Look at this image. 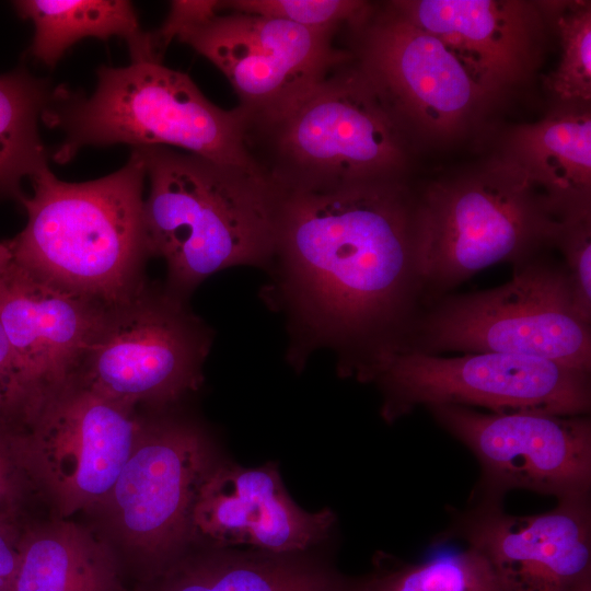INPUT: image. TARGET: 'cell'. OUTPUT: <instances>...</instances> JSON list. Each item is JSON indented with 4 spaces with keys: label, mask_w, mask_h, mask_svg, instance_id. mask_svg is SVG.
I'll return each instance as SVG.
<instances>
[{
    "label": "cell",
    "mask_w": 591,
    "mask_h": 591,
    "mask_svg": "<svg viewBox=\"0 0 591 591\" xmlns=\"http://www.w3.org/2000/svg\"><path fill=\"white\" fill-rule=\"evenodd\" d=\"M336 521L329 508L309 512L282 483L278 465L218 461L202 480L192 515L198 547L248 546L271 553L314 549Z\"/></svg>",
    "instance_id": "obj_16"
},
{
    "label": "cell",
    "mask_w": 591,
    "mask_h": 591,
    "mask_svg": "<svg viewBox=\"0 0 591 591\" xmlns=\"http://www.w3.org/2000/svg\"><path fill=\"white\" fill-rule=\"evenodd\" d=\"M553 245L563 255L577 310L591 323V208L560 217Z\"/></svg>",
    "instance_id": "obj_27"
},
{
    "label": "cell",
    "mask_w": 591,
    "mask_h": 591,
    "mask_svg": "<svg viewBox=\"0 0 591 591\" xmlns=\"http://www.w3.org/2000/svg\"><path fill=\"white\" fill-rule=\"evenodd\" d=\"M245 142L285 194L405 178L413 148L351 57L278 119L246 126Z\"/></svg>",
    "instance_id": "obj_4"
},
{
    "label": "cell",
    "mask_w": 591,
    "mask_h": 591,
    "mask_svg": "<svg viewBox=\"0 0 591 591\" xmlns=\"http://www.w3.org/2000/svg\"><path fill=\"white\" fill-rule=\"evenodd\" d=\"M42 120L63 131L53 154L58 163L86 146L123 143L179 148L259 172L246 148L245 114L239 107L216 106L186 73L161 60L100 67L90 97L57 86Z\"/></svg>",
    "instance_id": "obj_6"
},
{
    "label": "cell",
    "mask_w": 591,
    "mask_h": 591,
    "mask_svg": "<svg viewBox=\"0 0 591 591\" xmlns=\"http://www.w3.org/2000/svg\"><path fill=\"white\" fill-rule=\"evenodd\" d=\"M12 432L0 425V512L20 510L30 485L13 455Z\"/></svg>",
    "instance_id": "obj_30"
},
{
    "label": "cell",
    "mask_w": 591,
    "mask_h": 591,
    "mask_svg": "<svg viewBox=\"0 0 591 591\" xmlns=\"http://www.w3.org/2000/svg\"><path fill=\"white\" fill-rule=\"evenodd\" d=\"M104 308L12 259L0 275V325L38 407L71 383Z\"/></svg>",
    "instance_id": "obj_18"
},
{
    "label": "cell",
    "mask_w": 591,
    "mask_h": 591,
    "mask_svg": "<svg viewBox=\"0 0 591 591\" xmlns=\"http://www.w3.org/2000/svg\"><path fill=\"white\" fill-rule=\"evenodd\" d=\"M13 5L19 15L34 24L30 54L53 67L77 42L86 37L126 40L131 61L161 60L152 34L141 30L129 1L115 0H21Z\"/></svg>",
    "instance_id": "obj_22"
},
{
    "label": "cell",
    "mask_w": 591,
    "mask_h": 591,
    "mask_svg": "<svg viewBox=\"0 0 591 591\" xmlns=\"http://www.w3.org/2000/svg\"><path fill=\"white\" fill-rule=\"evenodd\" d=\"M12 259V252L10 241L0 242V275L10 264Z\"/></svg>",
    "instance_id": "obj_32"
},
{
    "label": "cell",
    "mask_w": 591,
    "mask_h": 591,
    "mask_svg": "<svg viewBox=\"0 0 591 591\" xmlns=\"http://www.w3.org/2000/svg\"><path fill=\"white\" fill-rule=\"evenodd\" d=\"M358 0H230L219 8L230 12L283 20L312 30L340 31L367 5Z\"/></svg>",
    "instance_id": "obj_26"
},
{
    "label": "cell",
    "mask_w": 591,
    "mask_h": 591,
    "mask_svg": "<svg viewBox=\"0 0 591 591\" xmlns=\"http://www.w3.org/2000/svg\"><path fill=\"white\" fill-rule=\"evenodd\" d=\"M139 414L131 452L97 510L124 575L138 583L190 551L198 489L219 461L206 430L172 409Z\"/></svg>",
    "instance_id": "obj_8"
},
{
    "label": "cell",
    "mask_w": 591,
    "mask_h": 591,
    "mask_svg": "<svg viewBox=\"0 0 591 591\" xmlns=\"http://www.w3.org/2000/svg\"><path fill=\"white\" fill-rule=\"evenodd\" d=\"M427 408L477 457L484 499L501 501L517 488L558 500L589 497L591 421L586 415L495 414L457 405Z\"/></svg>",
    "instance_id": "obj_14"
},
{
    "label": "cell",
    "mask_w": 591,
    "mask_h": 591,
    "mask_svg": "<svg viewBox=\"0 0 591 591\" xmlns=\"http://www.w3.org/2000/svg\"><path fill=\"white\" fill-rule=\"evenodd\" d=\"M20 510L0 512V591H13L24 524Z\"/></svg>",
    "instance_id": "obj_31"
},
{
    "label": "cell",
    "mask_w": 591,
    "mask_h": 591,
    "mask_svg": "<svg viewBox=\"0 0 591 591\" xmlns=\"http://www.w3.org/2000/svg\"><path fill=\"white\" fill-rule=\"evenodd\" d=\"M499 154L522 171L559 218L591 208L590 105H554L542 119L514 126Z\"/></svg>",
    "instance_id": "obj_20"
},
{
    "label": "cell",
    "mask_w": 591,
    "mask_h": 591,
    "mask_svg": "<svg viewBox=\"0 0 591 591\" xmlns=\"http://www.w3.org/2000/svg\"><path fill=\"white\" fill-rule=\"evenodd\" d=\"M502 286L442 297L391 344L429 355L499 352L591 370V327L563 265L537 254Z\"/></svg>",
    "instance_id": "obj_7"
},
{
    "label": "cell",
    "mask_w": 591,
    "mask_h": 591,
    "mask_svg": "<svg viewBox=\"0 0 591 591\" xmlns=\"http://www.w3.org/2000/svg\"><path fill=\"white\" fill-rule=\"evenodd\" d=\"M186 301L144 283L105 306L71 383L134 410L173 407L198 391L212 335Z\"/></svg>",
    "instance_id": "obj_10"
},
{
    "label": "cell",
    "mask_w": 591,
    "mask_h": 591,
    "mask_svg": "<svg viewBox=\"0 0 591 591\" xmlns=\"http://www.w3.org/2000/svg\"><path fill=\"white\" fill-rule=\"evenodd\" d=\"M361 591H503L489 561L468 546L418 564L381 567L362 577Z\"/></svg>",
    "instance_id": "obj_24"
},
{
    "label": "cell",
    "mask_w": 591,
    "mask_h": 591,
    "mask_svg": "<svg viewBox=\"0 0 591 591\" xmlns=\"http://www.w3.org/2000/svg\"><path fill=\"white\" fill-rule=\"evenodd\" d=\"M37 407V396L0 325V425L19 431Z\"/></svg>",
    "instance_id": "obj_28"
},
{
    "label": "cell",
    "mask_w": 591,
    "mask_h": 591,
    "mask_svg": "<svg viewBox=\"0 0 591 591\" xmlns=\"http://www.w3.org/2000/svg\"><path fill=\"white\" fill-rule=\"evenodd\" d=\"M414 23L440 38L497 101L526 83L542 61L548 23L542 1L398 0Z\"/></svg>",
    "instance_id": "obj_17"
},
{
    "label": "cell",
    "mask_w": 591,
    "mask_h": 591,
    "mask_svg": "<svg viewBox=\"0 0 591 591\" xmlns=\"http://www.w3.org/2000/svg\"><path fill=\"white\" fill-rule=\"evenodd\" d=\"M416 252V189L406 178L283 193L271 263L294 355L337 348L346 372L396 340L420 302Z\"/></svg>",
    "instance_id": "obj_1"
},
{
    "label": "cell",
    "mask_w": 591,
    "mask_h": 591,
    "mask_svg": "<svg viewBox=\"0 0 591 591\" xmlns=\"http://www.w3.org/2000/svg\"><path fill=\"white\" fill-rule=\"evenodd\" d=\"M548 26L557 33L560 56L547 76L555 105L591 103V2L542 1Z\"/></svg>",
    "instance_id": "obj_25"
},
{
    "label": "cell",
    "mask_w": 591,
    "mask_h": 591,
    "mask_svg": "<svg viewBox=\"0 0 591 591\" xmlns=\"http://www.w3.org/2000/svg\"><path fill=\"white\" fill-rule=\"evenodd\" d=\"M138 428V410L70 383L12 432L11 448L28 484L48 498L58 518L67 519L102 503Z\"/></svg>",
    "instance_id": "obj_12"
},
{
    "label": "cell",
    "mask_w": 591,
    "mask_h": 591,
    "mask_svg": "<svg viewBox=\"0 0 591 591\" xmlns=\"http://www.w3.org/2000/svg\"><path fill=\"white\" fill-rule=\"evenodd\" d=\"M313 551L198 547L135 591H361L362 577L344 575Z\"/></svg>",
    "instance_id": "obj_19"
},
{
    "label": "cell",
    "mask_w": 591,
    "mask_h": 591,
    "mask_svg": "<svg viewBox=\"0 0 591 591\" xmlns=\"http://www.w3.org/2000/svg\"><path fill=\"white\" fill-rule=\"evenodd\" d=\"M220 1L216 0H175L171 2L170 11L162 26L152 34L153 45L159 56L173 38L184 31L201 24L218 14Z\"/></svg>",
    "instance_id": "obj_29"
},
{
    "label": "cell",
    "mask_w": 591,
    "mask_h": 591,
    "mask_svg": "<svg viewBox=\"0 0 591 591\" xmlns=\"http://www.w3.org/2000/svg\"><path fill=\"white\" fill-rule=\"evenodd\" d=\"M456 533L485 556L503 591H591L589 497L532 515L483 499L460 518Z\"/></svg>",
    "instance_id": "obj_15"
},
{
    "label": "cell",
    "mask_w": 591,
    "mask_h": 591,
    "mask_svg": "<svg viewBox=\"0 0 591 591\" xmlns=\"http://www.w3.org/2000/svg\"><path fill=\"white\" fill-rule=\"evenodd\" d=\"M108 543L63 518L24 525L13 591H129Z\"/></svg>",
    "instance_id": "obj_21"
},
{
    "label": "cell",
    "mask_w": 591,
    "mask_h": 591,
    "mask_svg": "<svg viewBox=\"0 0 591 591\" xmlns=\"http://www.w3.org/2000/svg\"><path fill=\"white\" fill-rule=\"evenodd\" d=\"M55 91L23 68L0 74V199L20 202L23 179L47 166L38 124Z\"/></svg>",
    "instance_id": "obj_23"
},
{
    "label": "cell",
    "mask_w": 591,
    "mask_h": 591,
    "mask_svg": "<svg viewBox=\"0 0 591 591\" xmlns=\"http://www.w3.org/2000/svg\"><path fill=\"white\" fill-rule=\"evenodd\" d=\"M137 149L150 189L143 223L165 287L187 299L211 275L271 263L283 193L264 174L169 147Z\"/></svg>",
    "instance_id": "obj_2"
},
{
    "label": "cell",
    "mask_w": 591,
    "mask_h": 591,
    "mask_svg": "<svg viewBox=\"0 0 591 591\" xmlns=\"http://www.w3.org/2000/svg\"><path fill=\"white\" fill-rule=\"evenodd\" d=\"M344 27L352 62L413 144L462 138L497 101L440 38L414 23L395 1L368 2Z\"/></svg>",
    "instance_id": "obj_11"
},
{
    "label": "cell",
    "mask_w": 591,
    "mask_h": 591,
    "mask_svg": "<svg viewBox=\"0 0 591 591\" xmlns=\"http://www.w3.org/2000/svg\"><path fill=\"white\" fill-rule=\"evenodd\" d=\"M337 32L230 12L184 31L177 39L215 65L239 97L246 126L271 123L351 57Z\"/></svg>",
    "instance_id": "obj_13"
},
{
    "label": "cell",
    "mask_w": 591,
    "mask_h": 591,
    "mask_svg": "<svg viewBox=\"0 0 591 591\" xmlns=\"http://www.w3.org/2000/svg\"><path fill=\"white\" fill-rule=\"evenodd\" d=\"M349 374L379 385L381 414L390 422L418 406L559 416H584L591 407L590 372L518 355L441 357L386 344L356 363Z\"/></svg>",
    "instance_id": "obj_9"
},
{
    "label": "cell",
    "mask_w": 591,
    "mask_h": 591,
    "mask_svg": "<svg viewBox=\"0 0 591 591\" xmlns=\"http://www.w3.org/2000/svg\"><path fill=\"white\" fill-rule=\"evenodd\" d=\"M559 217L499 153L416 190L417 271L427 305L476 273L553 245Z\"/></svg>",
    "instance_id": "obj_5"
},
{
    "label": "cell",
    "mask_w": 591,
    "mask_h": 591,
    "mask_svg": "<svg viewBox=\"0 0 591 591\" xmlns=\"http://www.w3.org/2000/svg\"><path fill=\"white\" fill-rule=\"evenodd\" d=\"M140 152L104 177L57 178L48 165L31 176L33 194L20 204L25 228L12 240V260L66 290L102 305L121 302L144 283L151 257L143 223Z\"/></svg>",
    "instance_id": "obj_3"
}]
</instances>
